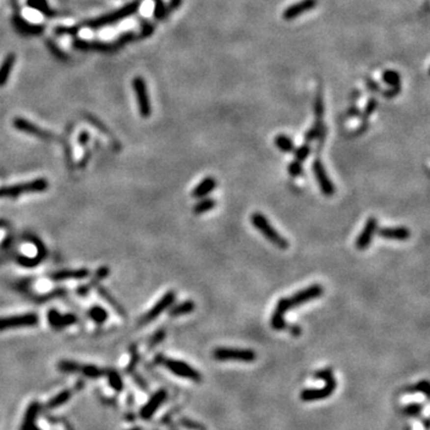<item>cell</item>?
<instances>
[{"instance_id":"obj_1","label":"cell","mask_w":430,"mask_h":430,"mask_svg":"<svg viewBox=\"0 0 430 430\" xmlns=\"http://www.w3.org/2000/svg\"><path fill=\"white\" fill-rule=\"evenodd\" d=\"M314 377L321 379L325 381V385L321 388H307V390H302L300 393V398L304 402H313V401H322V399L329 398L331 394L335 392L336 387H337V382H336L335 376H333L332 371L330 368L321 369L314 374Z\"/></svg>"},{"instance_id":"obj_2","label":"cell","mask_w":430,"mask_h":430,"mask_svg":"<svg viewBox=\"0 0 430 430\" xmlns=\"http://www.w3.org/2000/svg\"><path fill=\"white\" fill-rule=\"evenodd\" d=\"M251 224L253 225V227H255L262 236H264V238H266L267 241L271 242L272 245H275V246L278 247V249L286 250L289 247L288 241L275 230L274 226L270 224L266 215L260 213V212H256V213L251 215Z\"/></svg>"},{"instance_id":"obj_3","label":"cell","mask_w":430,"mask_h":430,"mask_svg":"<svg viewBox=\"0 0 430 430\" xmlns=\"http://www.w3.org/2000/svg\"><path fill=\"white\" fill-rule=\"evenodd\" d=\"M49 188V183L46 178H36L26 183L13 184V186L0 187V198L18 197L22 195L38 194L46 191Z\"/></svg>"},{"instance_id":"obj_4","label":"cell","mask_w":430,"mask_h":430,"mask_svg":"<svg viewBox=\"0 0 430 430\" xmlns=\"http://www.w3.org/2000/svg\"><path fill=\"white\" fill-rule=\"evenodd\" d=\"M157 365L164 366L167 371H170L171 373L175 374L179 377H184V379L194 380V381L200 382L202 380V376L198 371H196L194 367L188 365L186 361L181 360H175V358H169L165 357L164 355H157L154 358Z\"/></svg>"},{"instance_id":"obj_5","label":"cell","mask_w":430,"mask_h":430,"mask_svg":"<svg viewBox=\"0 0 430 430\" xmlns=\"http://www.w3.org/2000/svg\"><path fill=\"white\" fill-rule=\"evenodd\" d=\"M139 6H140V1L131 2V4H128L127 6L122 7V9L115 11V12H111L109 13V15L102 16V17H99L97 19H92V21L87 22L85 26L91 27V29H99V27H102L117 23V22L122 21V19L129 17V16H132L133 13L136 12V11L139 10Z\"/></svg>"},{"instance_id":"obj_6","label":"cell","mask_w":430,"mask_h":430,"mask_svg":"<svg viewBox=\"0 0 430 430\" xmlns=\"http://www.w3.org/2000/svg\"><path fill=\"white\" fill-rule=\"evenodd\" d=\"M38 322H40V318L34 312L15 314V316L10 317H0V331L34 327L38 324Z\"/></svg>"},{"instance_id":"obj_7","label":"cell","mask_w":430,"mask_h":430,"mask_svg":"<svg viewBox=\"0 0 430 430\" xmlns=\"http://www.w3.org/2000/svg\"><path fill=\"white\" fill-rule=\"evenodd\" d=\"M213 357L217 361H242V362H252L256 360L257 355L252 349L242 348H228V347H219L213 351Z\"/></svg>"},{"instance_id":"obj_8","label":"cell","mask_w":430,"mask_h":430,"mask_svg":"<svg viewBox=\"0 0 430 430\" xmlns=\"http://www.w3.org/2000/svg\"><path fill=\"white\" fill-rule=\"evenodd\" d=\"M322 293H324V288H322V285H311L304 289H301V291L296 292L291 297L285 296L286 306L289 311L292 308L297 307V306L306 304V302H310L312 300L318 299V297L322 296Z\"/></svg>"},{"instance_id":"obj_9","label":"cell","mask_w":430,"mask_h":430,"mask_svg":"<svg viewBox=\"0 0 430 430\" xmlns=\"http://www.w3.org/2000/svg\"><path fill=\"white\" fill-rule=\"evenodd\" d=\"M176 301V292L175 291H169L162 296L158 301L154 304V306L151 310H148L146 312L145 316L142 317V319L140 321V325H146L148 322L156 321L162 312H165L166 310H169L170 306H172Z\"/></svg>"},{"instance_id":"obj_10","label":"cell","mask_w":430,"mask_h":430,"mask_svg":"<svg viewBox=\"0 0 430 430\" xmlns=\"http://www.w3.org/2000/svg\"><path fill=\"white\" fill-rule=\"evenodd\" d=\"M133 85V89L135 91V95H136L137 99V106H139V111L141 117L147 118L150 117L152 109H151V102L150 97H148V91H147V85H146L145 79L141 77H136L132 81Z\"/></svg>"},{"instance_id":"obj_11","label":"cell","mask_w":430,"mask_h":430,"mask_svg":"<svg viewBox=\"0 0 430 430\" xmlns=\"http://www.w3.org/2000/svg\"><path fill=\"white\" fill-rule=\"evenodd\" d=\"M312 170L314 173V177H316L317 181H318V186L322 190V194L327 197L332 196V195L335 194L336 188L332 184L331 179H330L329 176H327L326 170H325L324 165H322L321 159H314L312 162Z\"/></svg>"},{"instance_id":"obj_12","label":"cell","mask_w":430,"mask_h":430,"mask_svg":"<svg viewBox=\"0 0 430 430\" xmlns=\"http://www.w3.org/2000/svg\"><path fill=\"white\" fill-rule=\"evenodd\" d=\"M377 228L379 227H377L376 217L374 216L369 217L367 221H366V225L363 226L361 233L358 234L356 242H355V246H356L357 250L363 251L367 249L369 245H371L372 241H373Z\"/></svg>"},{"instance_id":"obj_13","label":"cell","mask_w":430,"mask_h":430,"mask_svg":"<svg viewBox=\"0 0 430 430\" xmlns=\"http://www.w3.org/2000/svg\"><path fill=\"white\" fill-rule=\"evenodd\" d=\"M47 319H48L49 325H51L54 330H62L65 329V327L71 326V325L76 324V322H78V318H77L73 313L61 314L59 311L54 310V308L48 311V313H47Z\"/></svg>"},{"instance_id":"obj_14","label":"cell","mask_w":430,"mask_h":430,"mask_svg":"<svg viewBox=\"0 0 430 430\" xmlns=\"http://www.w3.org/2000/svg\"><path fill=\"white\" fill-rule=\"evenodd\" d=\"M13 127H15L16 129H18V131L24 132V133L30 135H34V136L40 137V139L52 140L55 137L52 133L45 131V129L40 128V127L34 125L32 122H29V121L26 120V118H21V117L15 118V121H13Z\"/></svg>"},{"instance_id":"obj_15","label":"cell","mask_w":430,"mask_h":430,"mask_svg":"<svg viewBox=\"0 0 430 430\" xmlns=\"http://www.w3.org/2000/svg\"><path fill=\"white\" fill-rule=\"evenodd\" d=\"M318 5V0H301V1L296 2V4L291 5L289 7L283 11L282 17L285 21H293L299 16L304 15L308 11L313 10L314 7Z\"/></svg>"},{"instance_id":"obj_16","label":"cell","mask_w":430,"mask_h":430,"mask_svg":"<svg viewBox=\"0 0 430 430\" xmlns=\"http://www.w3.org/2000/svg\"><path fill=\"white\" fill-rule=\"evenodd\" d=\"M376 233L379 237L386 239V241H397L405 242L411 237V232L405 226H396V227H382L377 228Z\"/></svg>"},{"instance_id":"obj_17","label":"cell","mask_w":430,"mask_h":430,"mask_svg":"<svg viewBox=\"0 0 430 430\" xmlns=\"http://www.w3.org/2000/svg\"><path fill=\"white\" fill-rule=\"evenodd\" d=\"M166 397H167L166 390L157 391V392L151 397L150 401L147 402V404L141 409V412H140L141 417L145 418V420H150L154 413L157 412V410L161 406L162 403L165 402V399H166Z\"/></svg>"},{"instance_id":"obj_18","label":"cell","mask_w":430,"mask_h":430,"mask_svg":"<svg viewBox=\"0 0 430 430\" xmlns=\"http://www.w3.org/2000/svg\"><path fill=\"white\" fill-rule=\"evenodd\" d=\"M90 270L89 269H67V270H59L51 275V280L56 281H67V280H84V278L89 277Z\"/></svg>"},{"instance_id":"obj_19","label":"cell","mask_w":430,"mask_h":430,"mask_svg":"<svg viewBox=\"0 0 430 430\" xmlns=\"http://www.w3.org/2000/svg\"><path fill=\"white\" fill-rule=\"evenodd\" d=\"M215 188H216V179L214 177H206L203 178L196 187H195L194 190H192L191 195L192 197L195 198L206 197L207 195L211 194Z\"/></svg>"},{"instance_id":"obj_20","label":"cell","mask_w":430,"mask_h":430,"mask_svg":"<svg viewBox=\"0 0 430 430\" xmlns=\"http://www.w3.org/2000/svg\"><path fill=\"white\" fill-rule=\"evenodd\" d=\"M97 291H98L99 296L103 297V299L106 300L108 304H109L112 308H114L115 312H116L118 316L121 317V318L127 319V311L125 310V307H123V306L117 301L116 297L112 296V294L110 293V292L108 291V289H106V288H104V287H102V286L98 287Z\"/></svg>"},{"instance_id":"obj_21","label":"cell","mask_w":430,"mask_h":430,"mask_svg":"<svg viewBox=\"0 0 430 430\" xmlns=\"http://www.w3.org/2000/svg\"><path fill=\"white\" fill-rule=\"evenodd\" d=\"M110 274V269L109 267H101L97 271H96L95 277H93V280L91 281L89 285L86 286H81V288H78V291H77V293L79 294L81 296H87V294L90 293L91 289L93 288L95 286H97L101 281H103L104 278L108 277V275Z\"/></svg>"},{"instance_id":"obj_22","label":"cell","mask_w":430,"mask_h":430,"mask_svg":"<svg viewBox=\"0 0 430 430\" xmlns=\"http://www.w3.org/2000/svg\"><path fill=\"white\" fill-rule=\"evenodd\" d=\"M195 308H196V305H195V302L192 300H184V301L179 302V304L170 306L169 316L171 318H177V317L186 316V314L194 312Z\"/></svg>"},{"instance_id":"obj_23","label":"cell","mask_w":430,"mask_h":430,"mask_svg":"<svg viewBox=\"0 0 430 430\" xmlns=\"http://www.w3.org/2000/svg\"><path fill=\"white\" fill-rule=\"evenodd\" d=\"M16 62V55L15 54H9L6 55V57L4 59L1 65H0V86H4L6 84V81H9V77L11 72L13 70V66Z\"/></svg>"},{"instance_id":"obj_24","label":"cell","mask_w":430,"mask_h":430,"mask_svg":"<svg viewBox=\"0 0 430 430\" xmlns=\"http://www.w3.org/2000/svg\"><path fill=\"white\" fill-rule=\"evenodd\" d=\"M38 410H40V405L37 403H32L27 407V412L26 415V418H24L22 430H37L35 429V420L37 417Z\"/></svg>"},{"instance_id":"obj_25","label":"cell","mask_w":430,"mask_h":430,"mask_svg":"<svg viewBox=\"0 0 430 430\" xmlns=\"http://www.w3.org/2000/svg\"><path fill=\"white\" fill-rule=\"evenodd\" d=\"M89 317L93 322H96V324L98 325H102L108 321V318H109V313H108V311L104 307H102V306L93 305L91 306L89 310Z\"/></svg>"},{"instance_id":"obj_26","label":"cell","mask_w":430,"mask_h":430,"mask_svg":"<svg viewBox=\"0 0 430 430\" xmlns=\"http://www.w3.org/2000/svg\"><path fill=\"white\" fill-rule=\"evenodd\" d=\"M198 200L200 201H197L196 205L194 206V213L196 215L208 213L216 206V201L212 197H202Z\"/></svg>"},{"instance_id":"obj_27","label":"cell","mask_w":430,"mask_h":430,"mask_svg":"<svg viewBox=\"0 0 430 430\" xmlns=\"http://www.w3.org/2000/svg\"><path fill=\"white\" fill-rule=\"evenodd\" d=\"M78 373L82 374L86 377H90V379H98V377L103 376L106 374V371L93 365H79Z\"/></svg>"},{"instance_id":"obj_28","label":"cell","mask_w":430,"mask_h":430,"mask_svg":"<svg viewBox=\"0 0 430 430\" xmlns=\"http://www.w3.org/2000/svg\"><path fill=\"white\" fill-rule=\"evenodd\" d=\"M274 143L278 150L282 151V152L285 153H291L294 151L293 140L285 134L277 135V136L274 139Z\"/></svg>"},{"instance_id":"obj_29","label":"cell","mask_w":430,"mask_h":430,"mask_svg":"<svg viewBox=\"0 0 430 430\" xmlns=\"http://www.w3.org/2000/svg\"><path fill=\"white\" fill-rule=\"evenodd\" d=\"M27 5L31 9L40 11L45 16H53L54 11L49 7L47 0H27Z\"/></svg>"},{"instance_id":"obj_30","label":"cell","mask_w":430,"mask_h":430,"mask_svg":"<svg viewBox=\"0 0 430 430\" xmlns=\"http://www.w3.org/2000/svg\"><path fill=\"white\" fill-rule=\"evenodd\" d=\"M71 396H72L71 390L62 391V392H60L59 394L53 397V398L48 402V405H47V406H48L49 409H55V407L61 406V405L67 403L68 399L71 398Z\"/></svg>"},{"instance_id":"obj_31","label":"cell","mask_w":430,"mask_h":430,"mask_svg":"<svg viewBox=\"0 0 430 430\" xmlns=\"http://www.w3.org/2000/svg\"><path fill=\"white\" fill-rule=\"evenodd\" d=\"M322 135H324V126H322L321 120H318V122H317L316 125H314L312 128L305 134V140L307 142H310L313 141V140L318 139V137H322Z\"/></svg>"},{"instance_id":"obj_32","label":"cell","mask_w":430,"mask_h":430,"mask_svg":"<svg viewBox=\"0 0 430 430\" xmlns=\"http://www.w3.org/2000/svg\"><path fill=\"white\" fill-rule=\"evenodd\" d=\"M270 324H271V327L274 330H276V331H282V330L287 329V322L285 319V314H281L277 312H272L271 319H270Z\"/></svg>"},{"instance_id":"obj_33","label":"cell","mask_w":430,"mask_h":430,"mask_svg":"<svg viewBox=\"0 0 430 430\" xmlns=\"http://www.w3.org/2000/svg\"><path fill=\"white\" fill-rule=\"evenodd\" d=\"M106 374L108 376V380H109L110 386H111L114 390H116V391L122 390L123 388L122 379H121L120 374H118L116 371H112V369H110V371L106 372Z\"/></svg>"},{"instance_id":"obj_34","label":"cell","mask_w":430,"mask_h":430,"mask_svg":"<svg viewBox=\"0 0 430 430\" xmlns=\"http://www.w3.org/2000/svg\"><path fill=\"white\" fill-rule=\"evenodd\" d=\"M382 79L387 85H390L391 87H396L401 85V76H399L398 72L388 70L382 74Z\"/></svg>"},{"instance_id":"obj_35","label":"cell","mask_w":430,"mask_h":430,"mask_svg":"<svg viewBox=\"0 0 430 430\" xmlns=\"http://www.w3.org/2000/svg\"><path fill=\"white\" fill-rule=\"evenodd\" d=\"M57 368H59V371H61L62 373H78L79 363L74 362V361L63 360L57 363Z\"/></svg>"},{"instance_id":"obj_36","label":"cell","mask_w":430,"mask_h":430,"mask_svg":"<svg viewBox=\"0 0 430 430\" xmlns=\"http://www.w3.org/2000/svg\"><path fill=\"white\" fill-rule=\"evenodd\" d=\"M42 258L36 256V257H27V256H19L17 258V263L21 264L22 267H26V268H34V267L38 266L40 263H42Z\"/></svg>"},{"instance_id":"obj_37","label":"cell","mask_w":430,"mask_h":430,"mask_svg":"<svg viewBox=\"0 0 430 430\" xmlns=\"http://www.w3.org/2000/svg\"><path fill=\"white\" fill-rule=\"evenodd\" d=\"M294 152V157H296V161H304L306 159L308 158V156H310L311 153V147L308 143H304L302 146H300V147H297L296 150L293 151Z\"/></svg>"},{"instance_id":"obj_38","label":"cell","mask_w":430,"mask_h":430,"mask_svg":"<svg viewBox=\"0 0 430 430\" xmlns=\"http://www.w3.org/2000/svg\"><path fill=\"white\" fill-rule=\"evenodd\" d=\"M165 337H166V331H165V329L157 330V331L153 333L152 337L150 338V341H148V348L152 349L154 347L158 346V344H161V342L165 340Z\"/></svg>"},{"instance_id":"obj_39","label":"cell","mask_w":430,"mask_h":430,"mask_svg":"<svg viewBox=\"0 0 430 430\" xmlns=\"http://www.w3.org/2000/svg\"><path fill=\"white\" fill-rule=\"evenodd\" d=\"M288 172L292 177H300L304 172V167H302L301 161H293L288 165Z\"/></svg>"},{"instance_id":"obj_40","label":"cell","mask_w":430,"mask_h":430,"mask_svg":"<svg viewBox=\"0 0 430 430\" xmlns=\"http://www.w3.org/2000/svg\"><path fill=\"white\" fill-rule=\"evenodd\" d=\"M154 17L157 19H161L166 16V6H165L162 0H154Z\"/></svg>"},{"instance_id":"obj_41","label":"cell","mask_w":430,"mask_h":430,"mask_svg":"<svg viewBox=\"0 0 430 430\" xmlns=\"http://www.w3.org/2000/svg\"><path fill=\"white\" fill-rule=\"evenodd\" d=\"M412 390L417 393H423L424 396L428 398L429 397V382L427 381V380H422V381L417 382V384L413 386Z\"/></svg>"},{"instance_id":"obj_42","label":"cell","mask_w":430,"mask_h":430,"mask_svg":"<svg viewBox=\"0 0 430 430\" xmlns=\"http://www.w3.org/2000/svg\"><path fill=\"white\" fill-rule=\"evenodd\" d=\"M314 114L317 115V117L321 120L322 114H324V104H322V99L321 96L318 95V97L314 101Z\"/></svg>"},{"instance_id":"obj_43","label":"cell","mask_w":430,"mask_h":430,"mask_svg":"<svg viewBox=\"0 0 430 430\" xmlns=\"http://www.w3.org/2000/svg\"><path fill=\"white\" fill-rule=\"evenodd\" d=\"M422 406L420 404H410L404 409V412L409 416H417L421 412Z\"/></svg>"},{"instance_id":"obj_44","label":"cell","mask_w":430,"mask_h":430,"mask_svg":"<svg viewBox=\"0 0 430 430\" xmlns=\"http://www.w3.org/2000/svg\"><path fill=\"white\" fill-rule=\"evenodd\" d=\"M376 106H377L376 99H371V101L368 102L367 107H366V109H365V115H366V116H369V115L373 114V112L376 111Z\"/></svg>"},{"instance_id":"obj_45","label":"cell","mask_w":430,"mask_h":430,"mask_svg":"<svg viewBox=\"0 0 430 430\" xmlns=\"http://www.w3.org/2000/svg\"><path fill=\"white\" fill-rule=\"evenodd\" d=\"M89 140H90L89 133H87V132H81V135H79V137H78L79 143H81V146H85L87 142H89Z\"/></svg>"},{"instance_id":"obj_46","label":"cell","mask_w":430,"mask_h":430,"mask_svg":"<svg viewBox=\"0 0 430 430\" xmlns=\"http://www.w3.org/2000/svg\"><path fill=\"white\" fill-rule=\"evenodd\" d=\"M287 327H288V326H287ZM288 330H289V332H291L292 335L294 336V337H296V336H300V333H301V327H300L299 325H296V324L291 325V326L288 327Z\"/></svg>"},{"instance_id":"obj_47","label":"cell","mask_w":430,"mask_h":430,"mask_svg":"<svg viewBox=\"0 0 430 430\" xmlns=\"http://www.w3.org/2000/svg\"><path fill=\"white\" fill-rule=\"evenodd\" d=\"M181 2H182V0H171L169 7H166V15L170 12V11L175 10L176 7H178L179 5H181Z\"/></svg>"},{"instance_id":"obj_48","label":"cell","mask_w":430,"mask_h":430,"mask_svg":"<svg viewBox=\"0 0 430 430\" xmlns=\"http://www.w3.org/2000/svg\"><path fill=\"white\" fill-rule=\"evenodd\" d=\"M367 85H368V89L369 90H373V91H379V87H377V84L376 81H367Z\"/></svg>"}]
</instances>
